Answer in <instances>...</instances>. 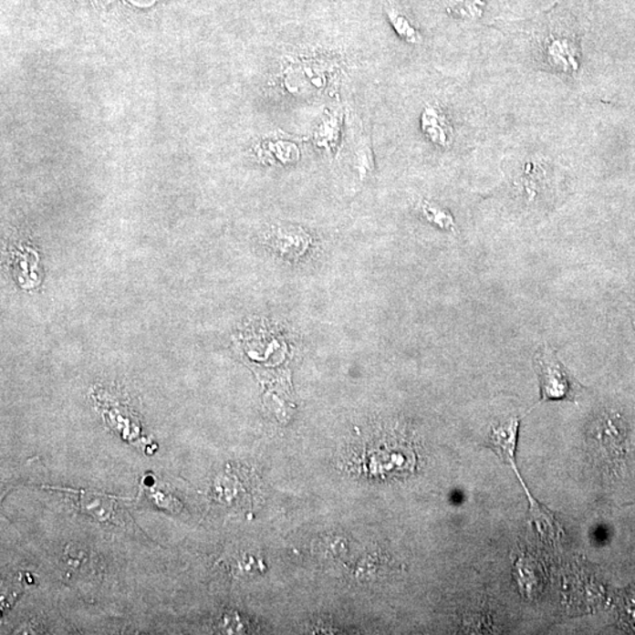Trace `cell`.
<instances>
[{"instance_id":"1","label":"cell","mask_w":635,"mask_h":635,"mask_svg":"<svg viewBox=\"0 0 635 635\" xmlns=\"http://www.w3.org/2000/svg\"><path fill=\"white\" fill-rule=\"evenodd\" d=\"M533 366L538 376L540 401H577L584 392L580 382L565 368L551 346H540L533 357Z\"/></svg>"},{"instance_id":"2","label":"cell","mask_w":635,"mask_h":635,"mask_svg":"<svg viewBox=\"0 0 635 635\" xmlns=\"http://www.w3.org/2000/svg\"><path fill=\"white\" fill-rule=\"evenodd\" d=\"M592 437L598 446L605 451V457L610 463H619L624 457L627 425L620 414L605 412L601 414L592 429Z\"/></svg>"},{"instance_id":"3","label":"cell","mask_w":635,"mask_h":635,"mask_svg":"<svg viewBox=\"0 0 635 635\" xmlns=\"http://www.w3.org/2000/svg\"><path fill=\"white\" fill-rule=\"evenodd\" d=\"M543 47L545 59L556 70L568 75L579 70V48L572 34L555 28L545 38Z\"/></svg>"},{"instance_id":"4","label":"cell","mask_w":635,"mask_h":635,"mask_svg":"<svg viewBox=\"0 0 635 635\" xmlns=\"http://www.w3.org/2000/svg\"><path fill=\"white\" fill-rule=\"evenodd\" d=\"M520 422L518 418L494 423L487 435V446L506 463H515Z\"/></svg>"},{"instance_id":"5","label":"cell","mask_w":635,"mask_h":635,"mask_svg":"<svg viewBox=\"0 0 635 635\" xmlns=\"http://www.w3.org/2000/svg\"><path fill=\"white\" fill-rule=\"evenodd\" d=\"M547 170L539 166H525L518 178L515 179L513 189L525 203H538L547 191Z\"/></svg>"},{"instance_id":"6","label":"cell","mask_w":635,"mask_h":635,"mask_svg":"<svg viewBox=\"0 0 635 635\" xmlns=\"http://www.w3.org/2000/svg\"><path fill=\"white\" fill-rule=\"evenodd\" d=\"M422 133L433 144L447 148L452 141V128L447 118L441 109L429 106L422 113Z\"/></svg>"},{"instance_id":"7","label":"cell","mask_w":635,"mask_h":635,"mask_svg":"<svg viewBox=\"0 0 635 635\" xmlns=\"http://www.w3.org/2000/svg\"><path fill=\"white\" fill-rule=\"evenodd\" d=\"M340 120L338 116L328 117L324 120L319 128L316 130L315 141L319 148L333 149L339 138Z\"/></svg>"},{"instance_id":"8","label":"cell","mask_w":635,"mask_h":635,"mask_svg":"<svg viewBox=\"0 0 635 635\" xmlns=\"http://www.w3.org/2000/svg\"><path fill=\"white\" fill-rule=\"evenodd\" d=\"M386 14H388L390 26H392L394 31L397 32V35L401 36L402 40H405V42L409 44L422 43L421 34H419L417 28L410 23V20L407 19L405 16L399 14V12L394 9L386 10Z\"/></svg>"},{"instance_id":"9","label":"cell","mask_w":635,"mask_h":635,"mask_svg":"<svg viewBox=\"0 0 635 635\" xmlns=\"http://www.w3.org/2000/svg\"><path fill=\"white\" fill-rule=\"evenodd\" d=\"M354 153H356L357 169L359 171L361 178H364L366 173L370 172V171H372L374 168L372 148H370V142L368 137H362L361 140L357 142V148Z\"/></svg>"},{"instance_id":"10","label":"cell","mask_w":635,"mask_h":635,"mask_svg":"<svg viewBox=\"0 0 635 635\" xmlns=\"http://www.w3.org/2000/svg\"><path fill=\"white\" fill-rule=\"evenodd\" d=\"M483 6L482 0H451L449 10L458 17L472 19L479 17Z\"/></svg>"},{"instance_id":"11","label":"cell","mask_w":635,"mask_h":635,"mask_svg":"<svg viewBox=\"0 0 635 635\" xmlns=\"http://www.w3.org/2000/svg\"><path fill=\"white\" fill-rule=\"evenodd\" d=\"M422 212L430 222L441 226L442 229H451L453 226V219H452L450 213H447L446 211H443L433 203H423Z\"/></svg>"}]
</instances>
